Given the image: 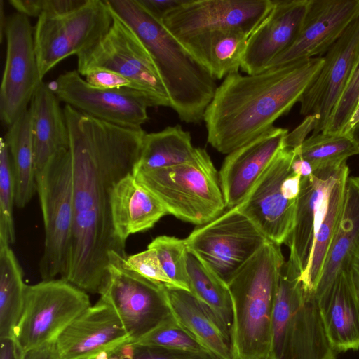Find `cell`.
Masks as SVG:
<instances>
[{
  "label": "cell",
  "mask_w": 359,
  "mask_h": 359,
  "mask_svg": "<svg viewBox=\"0 0 359 359\" xmlns=\"http://www.w3.org/2000/svg\"><path fill=\"white\" fill-rule=\"evenodd\" d=\"M73 182L74 224L66 269L60 278L100 294L110 262L127 257L111 221L115 186L133 173L146 133L120 127L65 104Z\"/></svg>",
  "instance_id": "cell-1"
},
{
  "label": "cell",
  "mask_w": 359,
  "mask_h": 359,
  "mask_svg": "<svg viewBox=\"0 0 359 359\" xmlns=\"http://www.w3.org/2000/svg\"><path fill=\"white\" fill-rule=\"evenodd\" d=\"M323 62L316 57L255 74L226 76L203 116L208 142L229 154L272 128L299 102Z\"/></svg>",
  "instance_id": "cell-2"
},
{
  "label": "cell",
  "mask_w": 359,
  "mask_h": 359,
  "mask_svg": "<svg viewBox=\"0 0 359 359\" xmlns=\"http://www.w3.org/2000/svg\"><path fill=\"white\" fill-rule=\"evenodd\" d=\"M137 34L151 55L170 107L181 121L203 120L217 86L210 71L137 0H107Z\"/></svg>",
  "instance_id": "cell-3"
},
{
  "label": "cell",
  "mask_w": 359,
  "mask_h": 359,
  "mask_svg": "<svg viewBox=\"0 0 359 359\" xmlns=\"http://www.w3.org/2000/svg\"><path fill=\"white\" fill-rule=\"evenodd\" d=\"M280 245L268 241L227 283L236 359H269L275 294L285 263Z\"/></svg>",
  "instance_id": "cell-4"
},
{
  "label": "cell",
  "mask_w": 359,
  "mask_h": 359,
  "mask_svg": "<svg viewBox=\"0 0 359 359\" xmlns=\"http://www.w3.org/2000/svg\"><path fill=\"white\" fill-rule=\"evenodd\" d=\"M318 300L307 291L301 272L288 259L277 284L269 359H336Z\"/></svg>",
  "instance_id": "cell-5"
},
{
  "label": "cell",
  "mask_w": 359,
  "mask_h": 359,
  "mask_svg": "<svg viewBox=\"0 0 359 359\" xmlns=\"http://www.w3.org/2000/svg\"><path fill=\"white\" fill-rule=\"evenodd\" d=\"M141 185L163 203L168 214L198 226L224 212L219 175L207 153L201 149L193 161L151 170H134Z\"/></svg>",
  "instance_id": "cell-6"
},
{
  "label": "cell",
  "mask_w": 359,
  "mask_h": 359,
  "mask_svg": "<svg viewBox=\"0 0 359 359\" xmlns=\"http://www.w3.org/2000/svg\"><path fill=\"white\" fill-rule=\"evenodd\" d=\"M36 177L45 233L39 270L42 280H47L63 275L69 257L74 224L69 149L57 151Z\"/></svg>",
  "instance_id": "cell-7"
},
{
  "label": "cell",
  "mask_w": 359,
  "mask_h": 359,
  "mask_svg": "<svg viewBox=\"0 0 359 359\" xmlns=\"http://www.w3.org/2000/svg\"><path fill=\"white\" fill-rule=\"evenodd\" d=\"M110 10L113 16L110 28L93 47L77 56L76 70L82 76L96 69L114 72L131 81L153 107H170L149 52L132 27Z\"/></svg>",
  "instance_id": "cell-8"
},
{
  "label": "cell",
  "mask_w": 359,
  "mask_h": 359,
  "mask_svg": "<svg viewBox=\"0 0 359 359\" xmlns=\"http://www.w3.org/2000/svg\"><path fill=\"white\" fill-rule=\"evenodd\" d=\"M90 306L87 292L60 278L27 285L13 339L25 353L55 343Z\"/></svg>",
  "instance_id": "cell-9"
},
{
  "label": "cell",
  "mask_w": 359,
  "mask_h": 359,
  "mask_svg": "<svg viewBox=\"0 0 359 359\" xmlns=\"http://www.w3.org/2000/svg\"><path fill=\"white\" fill-rule=\"evenodd\" d=\"M112 22L107 0H86L69 13L41 15L34 28V41L41 79L65 58L78 56L93 47Z\"/></svg>",
  "instance_id": "cell-10"
},
{
  "label": "cell",
  "mask_w": 359,
  "mask_h": 359,
  "mask_svg": "<svg viewBox=\"0 0 359 359\" xmlns=\"http://www.w3.org/2000/svg\"><path fill=\"white\" fill-rule=\"evenodd\" d=\"M184 241L188 252L227 285L269 240L235 207L198 226Z\"/></svg>",
  "instance_id": "cell-11"
},
{
  "label": "cell",
  "mask_w": 359,
  "mask_h": 359,
  "mask_svg": "<svg viewBox=\"0 0 359 359\" xmlns=\"http://www.w3.org/2000/svg\"><path fill=\"white\" fill-rule=\"evenodd\" d=\"M120 262L109 263L100 296L114 307L133 344L175 318L166 287L125 269Z\"/></svg>",
  "instance_id": "cell-12"
},
{
  "label": "cell",
  "mask_w": 359,
  "mask_h": 359,
  "mask_svg": "<svg viewBox=\"0 0 359 359\" xmlns=\"http://www.w3.org/2000/svg\"><path fill=\"white\" fill-rule=\"evenodd\" d=\"M6 58L0 88V118L8 127L28 109L43 81L29 17L14 13L7 19Z\"/></svg>",
  "instance_id": "cell-13"
},
{
  "label": "cell",
  "mask_w": 359,
  "mask_h": 359,
  "mask_svg": "<svg viewBox=\"0 0 359 359\" xmlns=\"http://www.w3.org/2000/svg\"><path fill=\"white\" fill-rule=\"evenodd\" d=\"M60 100L75 109L120 127L140 129L147 121L149 99L133 89H101L92 86L77 70L66 72L52 88Z\"/></svg>",
  "instance_id": "cell-14"
},
{
  "label": "cell",
  "mask_w": 359,
  "mask_h": 359,
  "mask_svg": "<svg viewBox=\"0 0 359 359\" xmlns=\"http://www.w3.org/2000/svg\"><path fill=\"white\" fill-rule=\"evenodd\" d=\"M273 6V0H183L161 22L180 41L228 29L251 34Z\"/></svg>",
  "instance_id": "cell-15"
},
{
  "label": "cell",
  "mask_w": 359,
  "mask_h": 359,
  "mask_svg": "<svg viewBox=\"0 0 359 359\" xmlns=\"http://www.w3.org/2000/svg\"><path fill=\"white\" fill-rule=\"evenodd\" d=\"M295 154L294 149L285 146L236 206L269 241L280 245L286 244L294 224L297 200L286 199L281 187L292 173Z\"/></svg>",
  "instance_id": "cell-16"
},
{
  "label": "cell",
  "mask_w": 359,
  "mask_h": 359,
  "mask_svg": "<svg viewBox=\"0 0 359 359\" xmlns=\"http://www.w3.org/2000/svg\"><path fill=\"white\" fill-rule=\"evenodd\" d=\"M359 50V16L323 56V65L302 95L300 114L315 119L312 134L325 132L350 77Z\"/></svg>",
  "instance_id": "cell-17"
},
{
  "label": "cell",
  "mask_w": 359,
  "mask_h": 359,
  "mask_svg": "<svg viewBox=\"0 0 359 359\" xmlns=\"http://www.w3.org/2000/svg\"><path fill=\"white\" fill-rule=\"evenodd\" d=\"M359 16V0H309L293 43L266 69L323 57Z\"/></svg>",
  "instance_id": "cell-18"
},
{
  "label": "cell",
  "mask_w": 359,
  "mask_h": 359,
  "mask_svg": "<svg viewBox=\"0 0 359 359\" xmlns=\"http://www.w3.org/2000/svg\"><path fill=\"white\" fill-rule=\"evenodd\" d=\"M131 342L114 307L100 298L63 331L55 346L59 359H95Z\"/></svg>",
  "instance_id": "cell-19"
},
{
  "label": "cell",
  "mask_w": 359,
  "mask_h": 359,
  "mask_svg": "<svg viewBox=\"0 0 359 359\" xmlns=\"http://www.w3.org/2000/svg\"><path fill=\"white\" fill-rule=\"evenodd\" d=\"M346 163L313 170L311 175L301 179L294 224L286 244L290 251L289 259L300 271L302 280L309 270L316 236L331 191Z\"/></svg>",
  "instance_id": "cell-20"
},
{
  "label": "cell",
  "mask_w": 359,
  "mask_h": 359,
  "mask_svg": "<svg viewBox=\"0 0 359 359\" xmlns=\"http://www.w3.org/2000/svg\"><path fill=\"white\" fill-rule=\"evenodd\" d=\"M285 128L273 126L250 142L227 154L218 172L228 209L238 206L285 147Z\"/></svg>",
  "instance_id": "cell-21"
},
{
  "label": "cell",
  "mask_w": 359,
  "mask_h": 359,
  "mask_svg": "<svg viewBox=\"0 0 359 359\" xmlns=\"http://www.w3.org/2000/svg\"><path fill=\"white\" fill-rule=\"evenodd\" d=\"M271 11L249 36L241 69L260 73L295 40L309 0H273Z\"/></svg>",
  "instance_id": "cell-22"
},
{
  "label": "cell",
  "mask_w": 359,
  "mask_h": 359,
  "mask_svg": "<svg viewBox=\"0 0 359 359\" xmlns=\"http://www.w3.org/2000/svg\"><path fill=\"white\" fill-rule=\"evenodd\" d=\"M166 292L173 316L182 327L219 359H236L231 332L210 307L187 290L166 287Z\"/></svg>",
  "instance_id": "cell-23"
},
{
  "label": "cell",
  "mask_w": 359,
  "mask_h": 359,
  "mask_svg": "<svg viewBox=\"0 0 359 359\" xmlns=\"http://www.w3.org/2000/svg\"><path fill=\"white\" fill-rule=\"evenodd\" d=\"M168 212L160 200L128 174L115 186L111 196V215L115 234L126 245L133 234L151 229Z\"/></svg>",
  "instance_id": "cell-24"
},
{
  "label": "cell",
  "mask_w": 359,
  "mask_h": 359,
  "mask_svg": "<svg viewBox=\"0 0 359 359\" xmlns=\"http://www.w3.org/2000/svg\"><path fill=\"white\" fill-rule=\"evenodd\" d=\"M328 339L337 353L359 349V300L346 269L317 298Z\"/></svg>",
  "instance_id": "cell-25"
},
{
  "label": "cell",
  "mask_w": 359,
  "mask_h": 359,
  "mask_svg": "<svg viewBox=\"0 0 359 359\" xmlns=\"http://www.w3.org/2000/svg\"><path fill=\"white\" fill-rule=\"evenodd\" d=\"M36 175L57 151L69 149L64 109L51 87L41 82L29 104Z\"/></svg>",
  "instance_id": "cell-26"
},
{
  "label": "cell",
  "mask_w": 359,
  "mask_h": 359,
  "mask_svg": "<svg viewBox=\"0 0 359 359\" xmlns=\"http://www.w3.org/2000/svg\"><path fill=\"white\" fill-rule=\"evenodd\" d=\"M359 247V177H349L343 212L327 255L315 294L319 297L346 269Z\"/></svg>",
  "instance_id": "cell-27"
},
{
  "label": "cell",
  "mask_w": 359,
  "mask_h": 359,
  "mask_svg": "<svg viewBox=\"0 0 359 359\" xmlns=\"http://www.w3.org/2000/svg\"><path fill=\"white\" fill-rule=\"evenodd\" d=\"M250 34L240 29L203 33L180 41L216 79L238 72Z\"/></svg>",
  "instance_id": "cell-28"
},
{
  "label": "cell",
  "mask_w": 359,
  "mask_h": 359,
  "mask_svg": "<svg viewBox=\"0 0 359 359\" xmlns=\"http://www.w3.org/2000/svg\"><path fill=\"white\" fill-rule=\"evenodd\" d=\"M4 139L12 161L15 185V205L22 208L36 192L32 116L29 108L8 127Z\"/></svg>",
  "instance_id": "cell-29"
},
{
  "label": "cell",
  "mask_w": 359,
  "mask_h": 359,
  "mask_svg": "<svg viewBox=\"0 0 359 359\" xmlns=\"http://www.w3.org/2000/svg\"><path fill=\"white\" fill-rule=\"evenodd\" d=\"M201 148L194 147L190 133L179 125L146 133L135 170H151L194 161Z\"/></svg>",
  "instance_id": "cell-30"
},
{
  "label": "cell",
  "mask_w": 359,
  "mask_h": 359,
  "mask_svg": "<svg viewBox=\"0 0 359 359\" xmlns=\"http://www.w3.org/2000/svg\"><path fill=\"white\" fill-rule=\"evenodd\" d=\"M348 177L349 168L346 163L331 191L328 206L316 236L309 270L302 281L311 292H316L343 212Z\"/></svg>",
  "instance_id": "cell-31"
},
{
  "label": "cell",
  "mask_w": 359,
  "mask_h": 359,
  "mask_svg": "<svg viewBox=\"0 0 359 359\" xmlns=\"http://www.w3.org/2000/svg\"><path fill=\"white\" fill-rule=\"evenodd\" d=\"M26 286L22 268L10 244L0 241V339L13 337Z\"/></svg>",
  "instance_id": "cell-32"
},
{
  "label": "cell",
  "mask_w": 359,
  "mask_h": 359,
  "mask_svg": "<svg viewBox=\"0 0 359 359\" xmlns=\"http://www.w3.org/2000/svg\"><path fill=\"white\" fill-rule=\"evenodd\" d=\"M187 264L190 292L215 312L228 327L232 337L233 304L227 285L189 252Z\"/></svg>",
  "instance_id": "cell-33"
},
{
  "label": "cell",
  "mask_w": 359,
  "mask_h": 359,
  "mask_svg": "<svg viewBox=\"0 0 359 359\" xmlns=\"http://www.w3.org/2000/svg\"><path fill=\"white\" fill-rule=\"evenodd\" d=\"M294 149L311 164L313 171L338 166L348 158L359 154V148L351 136L344 133L311 134Z\"/></svg>",
  "instance_id": "cell-34"
},
{
  "label": "cell",
  "mask_w": 359,
  "mask_h": 359,
  "mask_svg": "<svg viewBox=\"0 0 359 359\" xmlns=\"http://www.w3.org/2000/svg\"><path fill=\"white\" fill-rule=\"evenodd\" d=\"M147 248L156 251L165 273L175 287L190 292L187 264L188 250L184 239L159 236Z\"/></svg>",
  "instance_id": "cell-35"
},
{
  "label": "cell",
  "mask_w": 359,
  "mask_h": 359,
  "mask_svg": "<svg viewBox=\"0 0 359 359\" xmlns=\"http://www.w3.org/2000/svg\"><path fill=\"white\" fill-rule=\"evenodd\" d=\"M15 185L9 149L4 137L0 140V241L13 244L15 231L13 215Z\"/></svg>",
  "instance_id": "cell-36"
},
{
  "label": "cell",
  "mask_w": 359,
  "mask_h": 359,
  "mask_svg": "<svg viewBox=\"0 0 359 359\" xmlns=\"http://www.w3.org/2000/svg\"><path fill=\"white\" fill-rule=\"evenodd\" d=\"M133 344L171 350L208 351L175 319L158 327Z\"/></svg>",
  "instance_id": "cell-37"
},
{
  "label": "cell",
  "mask_w": 359,
  "mask_h": 359,
  "mask_svg": "<svg viewBox=\"0 0 359 359\" xmlns=\"http://www.w3.org/2000/svg\"><path fill=\"white\" fill-rule=\"evenodd\" d=\"M125 269L132 271L153 282L166 287H176L165 273L156 251L147 250L131 255H127L120 262Z\"/></svg>",
  "instance_id": "cell-38"
},
{
  "label": "cell",
  "mask_w": 359,
  "mask_h": 359,
  "mask_svg": "<svg viewBox=\"0 0 359 359\" xmlns=\"http://www.w3.org/2000/svg\"><path fill=\"white\" fill-rule=\"evenodd\" d=\"M359 95V50L346 88L338 101L325 132L342 133Z\"/></svg>",
  "instance_id": "cell-39"
},
{
  "label": "cell",
  "mask_w": 359,
  "mask_h": 359,
  "mask_svg": "<svg viewBox=\"0 0 359 359\" xmlns=\"http://www.w3.org/2000/svg\"><path fill=\"white\" fill-rule=\"evenodd\" d=\"M86 0H9L18 13L27 17L39 18L42 15H58L69 13Z\"/></svg>",
  "instance_id": "cell-40"
},
{
  "label": "cell",
  "mask_w": 359,
  "mask_h": 359,
  "mask_svg": "<svg viewBox=\"0 0 359 359\" xmlns=\"http://www.w3.org/2000/svg\"><path fill=\"white\" fill-rule=\"evenodd\" d=\"M132 346L130 359H219L206 351H189L135 344Z\"/></svg>",
  "instance_id": "cell-41"
},
{
  "label": "cell",
  "mask_w": 359,
  "mask_h": 359,
  "mask_svg": "<svg viewBox=\"0 0 359 359\" xmlns=\"http://www.w3.org/2000/svg\"><path fill=\"white\" fill-rule=\"evenodd\" d=\"M83 77H85V80L90 85L97 88H127L137 90L133 83L128 79L114 72L107 69H93L88 72Z\"/></svg>",
  "instance_id": "cell-42"
},
{
  "label": "cell",
  "mask_w": 359,
  "mask_h": 359,
  "mask_svg": "<svg viewBox=\"0 0 359 359\" xmlns=\"http://www.w3.org/2000/svg\"><path fill=\"white\" fill-rule=\"evenodd\" d=\"M314 127V117L311 115L307 116L295 130L286 135L285 146L293 149L297 148L306 139L307 134L313 131Z\"/></svg>",
  "instance_id": "cell-43"
},
{
  "label": "cell",
  "mask_w": 359,
  "mask_h": 359,
  "mask_svg": "<svg viewBox=\"0 0 359 359\" xmlns=\"http://www.w3.org/2000/svg\"><path fill=\"white\" fill-rule=\"evenodd\" d=\"M138 2L154 18L161 21L172 9L183 0H137Z\"/></svg>",
  "instance_id": "cell-44"
},
{
  "label": "cell",
  "mask_w": 359,
  "mask_h": 359,
  "mask_svg": "<svg viewBox=\"0 0 359 359\" xmlns=\"http://www.w3.org/2000/svg\"><path fill=\"white\" fill-rule=\"evenodd\" d=\"M25 352L13 338L1 339L0 359H23Z\"/></svg>",
  "instance_id": "cell-45"
},
{
  "label": "cell",
  "mask_w": 359,
  "mask_h": 359,
  "mask_svg": "<svg viewBox=\"0 0 359 359\" xmlns=\"http://www.w3.org/2000/svg\"><path fill=\"white\" fill-rule=\"evenodd\" d=\"M301 176L292 172L283 182L281 190L284 197L289 201L297 200L299 190Z\"/></svg>",
  "instance_id": "cell-46"
},
{
  "label": "cell",
  "mask_w": 359,
  "mask_h": 359,
  "mask_svg": "<svg viewBox=\"0 0 359 359\" xmlns=\"http://www.w3.org/2000/svg\"><path fill=\"white\" fill-rule=\"evenodd\" d=\"M23 359H59L55 343L47 344L25 353Z\"/></svg>",
  "instance_id": "cell-47"
},
{
  "label": "cell",
  "mask_w": 359,
  "mask_h": 359,
  "mask_svg": "<svg viewBox=\"0 0 359 359\" xmlns=\"http://www.w3.org/2000/svg\"><path fill=\"white\" fill-rule=\"evenodd\" d=\"M346 270L359 300V247L353 253Z\"/></svg>",
  "instance_id": "cell-48"
},
{
  "label": "cell",
  "mask_w": 359,
  "mask_h": 359,
  "mask_svg": "<svg viewBox=\"0 0 359 359\" xmlns=\"http://www.w3.org/2000/svg\"><path fill=\"white\" fill-rule=\"evenodd\" d=\"M295 156L291 165V170L293 174L299 175L301 177H305L313 173L311 164L304 159L294 149Z\"/></svg>",
  "instance_id": "cell-49"
},
{
  "label": "cell",
  "mask_w": 359,
  "mask_h": 359,
  "mask_svg": "<svg viewBox=\"0 0 359 359\" xmlns=\"http://www.w3.org/2000/svg\"><path fill=\"white\" fill-rule=\"evenodd\" d=\"M359 124V95L357 97L352 113L345 125L342 133L350 134L352 130Z\"/></svg>",
  "instance_id": "cell-50"
},
{
  "label": "cell",
  "mask_w": 359,
  "mask_h": 359,
  "mask_svg": "<svg viewBox=\"0 0 359 359\" xmlns=\"http://www.w3.org/2000/svg\"><path fill=\"white\" fill-rule=\"evenodd\" d=\"M8 18L4 13V1L0 0V41L2 42L5 35Z\"/></svg>",
  "instance_id": "cell-51"
},
{
  "label": "cell",
  "mask_w": 359,
  "mask_h": 359,
  "mask_svg": "<svg viewBox=\"0 0 359 359\" xmlns=\"http://www.w3.org/2000/svg\"><path fill=\"white\" fill-rule=\"evenodd\" d=\"M349 135L359 148V124L352 130Z\"/></svg>",
  "instance_id": "cell-52"
}]
</instances>
